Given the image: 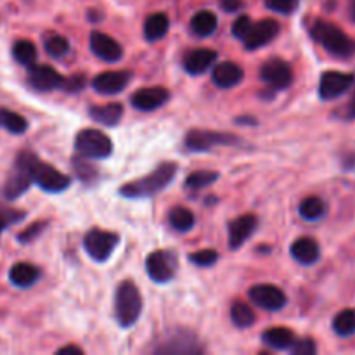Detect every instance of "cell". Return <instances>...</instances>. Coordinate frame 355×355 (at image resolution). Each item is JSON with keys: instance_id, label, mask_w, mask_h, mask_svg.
<instances>
[{"instance_id": "obj_7", "label": "cell", "mask_w": 355, "mask_h": 355, "mask_svg": "<svg viewBox=\"0 0 355 355\" xmlns=\"http://www.w3.org/2000/svg\"><path fill=\"white\" fill-rule=\"evenodd\" d=\"M177 267V255L170 250H156L146 259V272L158 284L170 283L175 277Z\"/></svg>"}, {"instance_id": "obj_11", "label": "cell", "mask_w": 355, "mask_h": 355, "mask_svg": "<svg viewBox=\"0 0 355 355\" xmlns=\"http://www.w3.org/2000/svg\"><path fill=\"white\" fill-rule=\"evenodd\" d=\"M260 78L276 92V90H284L293 83V69L283 59H269L260 69Z\"/></svg>"}, {"instance_id": "obj_5", "label": "cell", "mask_w": 355, "mask_h": 355, "mask_svg": "<svg viewBox=\"0 0 355 355\" xmlns=\"http://www.w3.org/2000/svg\"><path fill=\"white\" fill-rule=\"evenodd\" d=\"M75 149L80 156L89 159L110 158L113 153V142L96 128H83L75 137Z\"/></svg>"}, {"instance_id": "obj_39", "label": "cell", "mask_w": 355, "mask_h": 355, "mask_svg": "<svg viewBox=\"0 0 355 355\" xmlns=\"http://www.w3.org/2000/svg\"><path fill=\"white\" fill-rule=\"evenodd\" d=\"M290 352L293 355H315L318 354V345H315V342L312 338L295 340Z\"/></svg>"}, {"instance_id": "obj_43", "label": "cell", "mask_w": 355, "mask_h": 355, "mask_svg": "<svg viewBox=\"0 0 355 355\" xmlns=\"http://www.w3.org/2000/svg\"><path fill=\"white\" fill-rule=\"evenodd\" d=\"M245 6V0H220V7L225 12H238Z\"/></svg>"}, {"instance_id": "obj_20", "label": "cell", "mask_w": 355, "mask_h": 355, "mask_svg": "<svg viewBox=\"0 0 355 355\" xmlns=\"http://www.w3.org/2000/svg\"><path fill=\"white\" fill-rule=\"evenodd\" d=\"M243 76H245V73H243L241 66L232 61H224L215 64L214 73H211V82L218 89H232L243 82Z\"/></svg>"}, {"instance_id": "obj_30", "label": "cell", "mask_w": 355, "mask_h": 355, "mask_svg": "<svg viewBox=\"0 0 355 355\" xmlns=\"http://www.w3.org/2000/svg\"><path fill=\"white\" fill-rule=\"evenodd\" d=\"M44 47L49 55H52L54 59H61L68 55L69 42L59 33H55V31H49L44 37Z\"/></svg>"}, {"instance_id": "obj_1", "label": "cell", "mask_w": 355, "mask_h": 355, "mask_svg": "<svg viewBox=\"0 0 355 355\" xmlns=\"http://www.w3.org/2000/svg\"><path fill=\"white\" fill-rule=\"evenodd\" d=\"M177 172H179V166H177L175 163H162V165L156 166L151 173L144 175L142 179L132 180V182L121 186L120 194L123 198H128V200L153 198L158 193H162L165 187H168L170 184L173 182Z\"/></svg>"}, {"instance_id": "obj_24", "label": "cell", "mask_w": 355, "mask_h": 355, "mask_svg": "<svg viewBox=\"0 0 355 355\" xmlns=\"http://www.w3.org/2000/svg\"><path fill=\"white\" fill-rule=\"evenodd\" d=\"M295 340H297L295 338V333L288 328H270L262 333V342L269 345L270 349L279 350V352L290 350Z\"/></svg>"}, {"instance_id": "obj_14", "label": "cell", "mask_w": 355, "mask_h": 355, "mask_svg": "<svg viewBox=\"0 0 355 355\" xmlns=\"http://www.w3.org/2000/svg\"><path fill=\"white\" fill-rule=\"evenodd\" d=\"M279 31L281 26L276 19H262L260 23H253L248 37L243 42H245V47L248 51H257V49L270 44L279 35Z\"/></svg>"}, {"instance_id": "obj_8", "label": "cell", "mask_w": 355, "mask_h": 355, "mask_svg": "<svg viewBox=\"0 0 355 355\" xmlns=\"http://www.w3.org/2000/svg\"><path fill=\"white\" fill-rule=\"evenodd\" d=\"M238 142L239 139L234 135L214 130H189L184 139V146L191 153H205L215 146H234Z\"/></svg>"}, {"instance_id": "obj_15", "label": "cell", "mask_w": 355, "mask_h": 355, "mask_svg": "<svg viewBox=\"0 0 355 355\" xmlns=\"http://www.w3.org/2000/svg\"><path fill=\"white\" fill-rule=\"evenodd\" d=\"M90 51L106 62H116L123 58V49L113 37L101 31L90 33Z\"/></svg>"}, {"instance_id": "obj_29", "label": "cell", "mask_w": 355, "mask_h": 355, "mask_svg": "<svg viewBox=\"0 0 355 355\" xmlns=\"http://www.w3.org/2000/svg\"><path fill=\"white\" fill-rule=\"evenodd\" d=\"M333 331L342 338L355 335V309H345L333 319Z\"/></svg>"}, {"instance_id": "obj_27", "label": "cell", "mask_w": 355, "mask_h": 355, "mask_svg": "<svg viewBox=\"0 0 355 355\" xmlns=\"http://www.w3.org/2000/svg\"><path fill=\"white\" fill-rule=\"evenodd\" d=\"M326 211H328L326 203L318 196L305 198L300 203V207H298V214H300V217L307 222L321 220V218H324Z\"/></svg>"}, {"instance_id": "obj_32", "label": "cell", "mask_w": 355, "mask_h": 355, "mask_svg": "<svg viewBox=\"0 0 355 355\" xmlns=\"http://www.w3.org/2000/svg\"><path fill=\"white\" fill-rule=\"evenodd\" d=\"M0 127L6 128L10 134H24L28 128L26 118H23L21 114L14 113L9 110H0Z\"/></svg>"}, {"instance_id": "obj_36", "label": "cell", "mask_w": 355, "mask_h": 355, "mask_svg": "<svg viewBox=\"0 0 355 355\" xmlns=\"http://www.w3.org/2000/svg\"><path fill=\"white\" fill-rule=\"evenodd\" d=\"M26 217V214L21 210H16V208H7V207H0V234H2L3 229H7L9 225L17 224L23 218Z\"/></svg>"}, {"instance_id": "obj_35", "label": "cell", "mask_w": 355, "mask_h": 355, "mask_svg": "<svg viewBox=\"0 0 355 355\" xmlns=\"http://www.w3.org/2000/svg\"><path fill=\"white\" fill-rule=\"evenodd\" d=\"M73 170L78 175V179L85 184H92L97 179V168L94 166V163L89 162V158H83V156H75L73 158Z\"/></svg>"}, {"instance_id": "obj_26", "label": "cell", "mask_w": 355, "mask_h": 355, "mask_svg": "<svg viewBox=\"0 0 355 355\" xmlns=\"http://www.w3.org/2000/svg\"><path fill=\"white\" fill-rule=\"evenodd\" d=\"M217 24L218 19L211 10H200V12L194 14L193 19H191V30H193L194 35L205 38L215 33Z\"/></svg>"}, {"instance_id": "obj_3", "label": "cell", "mask_w": 355, "mask_h": 355, "mask_svg": "<svg viewBox=\"0 0 355 355\" xmlns=\"http://www.w3.org/2000/svg\"><path fill=\"white\" fill-rule=\"evenodd\" d=\"M311 35L335 58L349 59L355 54V42L336 24L328 21H315L311 28Z\"/></svg>"}, {"instance_id": "obj_38", "label": "cell", "mask_w": 355, "mask_h": 355, "mask_svg": "<svg viewBox=\"0 0 355 355\" xmlns=\"http://www.w3.org/2000/svg\"><path fill=\"white\" fill-rule=\"evenodd\" d=\"M47 225H49L47 220L35 222V224H31L30 227L24 229V231L21 232V234H17V241L23 243V245H28V243L35 241V239H37L38 236H40L42 232H44V229L47 227Z\"/></svg>"}, {"instance_id": "obj_34", "label": "cell", "mask_w": 355, "mask_h": 355, "mask_svg": "<svg viewBox=\"0 0 355 355\" xmlns=\"http://www.w3.org/2000/svg\"><path fill=\"white\" fill-rule=\"evenodd\" d=\"M231 321L239 329H246L255 322V314H253L250 305L243 304V302H236L231 307Z\"/></svg>"}, {"instance_id": "obj_19", "label": "cell", "mask_w": 355, "mask_h": 355, "mask_svg": "<svg viewBox=\"0 0 355 355\" xmlns=\"http://www.w3.org/2000/svg\"><path fill=\"white\" fill-rule=\"evenodd\" d=\"M217 61V52L211 51V49H194L189 51L184 55V69H186L189 75H203L207 69L211 68V64H215Z\"/></svg>"}, {"instance_id": "obj_9", "label": "cell", "mask_w": 355, "mask_h": 355, "mask_svg": "<svg viewBox=\"0 0 355 355\" xmlns=\"http://www.w3.org/2000/svg\"><path fill=\"white\" fill-rule=\"evenodd\" d=\"M248 297L257 307L267 312H279L286 307L288 298L281 288L274 284H257L248 291Z\"/></svg>"}, {"instance_id": "obj_37", "label": "cell", "mask_w": 355, "mask_h": 355, "mask_svg": "<svg viewBox=\"0 0 355 355\" xmlns=\"http://www.w3.org/2000/svg\"><path fill=\"white\" fill-rule=\"evenodd\" d=\"M218 253L215 250H200V252L189 253V262L200 267H210L217 263Z\"/></svg>"}, {"instance_id": "obj_2", "label": "cell", "mask_w": 355, "mask_h": 355, "mask_svg": "<svg viewBox=\"0 0 355 355\" xmlns=\"http://www.w3.org/2000/svg\"><path fill=\"white\" fill-rule=\"evenodd\" d=\"M17 159L28 168L31 179H33V184H37L45 193H62V191L71 186V179L68 175L59 172L52 165L42 162L35 153L21 151L17 155Z\"/></svg>"}, {"instance_id": "obj_13", "label": "cell", "mask_w": 355, "mask_h": 355, "mask_svg": "<svg viewBox=\"0 0 355 355\" xmlns=\"http://www.w3.org/2000/svg\"><path fill=\"white\" fill-rule=\"evenodd\" d=\"M132 76H134L132 71H127V69L104 71L92 80V87L96 92L103 94V96H114L127 89L128 83L132 82Z\"/></svg>"}, {"instance_id": "obj_10", "label": "cell", "mask_w": 355, "mask_h": 355, "mask_svg": "<svg viewBox=\"0 0 355 355\" xmlns=\"http://www.w3.org/2000/svg\"><path fill=\"white\" fill-rule=\"evenodd\" d=\"M355 76L352 73L343 71H326L319 80V97L322 101H333L342 97L343 94L349 92L350 87L354 85Z\"/></svg>"}, {"instance_id": "obj_16", "label": "cell", "mask_w": 355, "mask_h": 355, "mask_svg": "<svg viewBox=\"0 0 355 355\" xmlns=\"http://www.w3.org/2000/svg\"><path fill=\"white\" fill-rule=\"evenodd\" d=\"M170 101V92L163 87H149L141 89L130 97V103L139 111H155L165 106Z\"/></svg>"}, {"instance_id": "obj_31", "label": "cell", "mask_w": 355, "mask_h": 355, "mask_svg": "<svg viewBox=\"0 0 355 355\" xmlns=\"http://www.w3.org/2000/svg\"><path fill=\"white\" fill-rule=\"evenodd\" d=\"M12 55L19 64L28 68V66L35 64V61H37V47L30 40H17L12 45Z\"/></svg>"}, {"instance_id": "obj_41", "label": "cell", "mask_w": 355, "mask_h": 355, "mask_svg": "<svg viewBox=\"0 0 355 355\" xmlns=\"http://www.w3.org/2000/svg\"><path fill=\"white\" fill-rule=\"evenodd\" d=\"M266 6L274 12L291 14L298 7V0H266Z\"/></svg>"}, {"instance_id": "obj_4", "label": "cell", "mask_w": 355, "mask_h": 355, "mask_svg": "<svg viewBox=\"0 0 355 355\" xmlns=\"http://www.w3.org/2000/svg\"><path fill=\"white\" fill-rule=\"evenodd\" d=\"M142 312V295L137 284L121 281L114 295V314L121 328H130L139 321Z\"/></svg>"}, {"instance_id": "obj_6", "label": "cell", "mask_w": 355, "mask_h": 355, "mask_svg": "<svg viewBox=\"0 0 355 355\" xmlns=\"http://www.w3.org/2000/svg\"><path fill=\"white\" fill-rule=\"evenodd\" d=\"M120 243L116 232L103 231V229H90L83 238V248L94 262H106Z\"/></svg>"}, {"instance_id": "obj_45", "label": "cell", "mask_w": 355, "mask_h": 355, "mask_svg": "<svg viewBox=\"0 0 355 355\" xmlns=\"http://www.w3.org/2000/svg\"><path fill=\"white\" fill-rule=\"evenodd\" d=\"M347 120H355V96L352 97L349 104H347V113H345Z\"/></svg>"}, {"instance_id": "obj_12", "label": "cell", "mask_w": 355, "mask_h": 355, "mask_svg": "<svg viewBox=\"0 0 355 355\" xmlns=\"http://www.w3.org/2000/svg\"><path fill=\"white\" fill-rule=\"evenodd\" d=\"M62 82H64V76L59 75L51 66H28V83L37 92H52V90L61 89Z\"/></svg>"}, {"instance_id": "obj_18", "label": "cell", "mask_w": 355, "mask_h": 355, "mask_svg": "<svg viewBox=\"0 0 355 355\" xmlns=\"http://www.w3.org/2000/svg\"><path fill=\"white\" fill-rule=\"evenodd\" d=\"M31 184H33V179H31L30 172H28L26 166L16 158L14 172L10 173V177L6 182V187H3V196L9 201L17 200V198H21L28 189H30Z\"/></svg>"}, {"instance_id": "obj_21", "label": "cell", "mask_w": 355, "mask_h": 355, "mask_svg": "<svg viewBox=\"0 0 355 355\" xmlns=\"http://www.w3.org/2000/svg\"><path fill=\"white\" fill-rule=\"evenodd\" d=\"M291 257L302 266H314L321 257V248L312 238H298L290 248Z\"/></svg>"}, {"instance_id": "obj_40", "label": "cell", "mask_w": 355, "mask_h": 355, "mask_svg": "<svg viewBox=\"0 0 355 355\" xmlns=\"http://www.w3.org/2000/svg\"><path fill=\"white\" fill-rule=\"evenodd\" d=\"M253 26V21L250 16H239L238 19L234 21V24H232V35H234L238 40H245L246 37H248L250 30H252Z\"/></svg>"}, {"instance_id": "obj_23", "label": "cell", "mask_w": 355, "mask_h": 355, "mask_svg": "<svg viewBox=\"0 0 355 355\" xmlns=\"http://www.w3.org/2000/svg\"><path fill=\"white\" fill-rule=\"evenodd\" d=\"M90 118L94 121L101 125H106V127H114L121 121V116H123V106L118 103H110L103 104V106H92L89 110Z\"/></svg>"}, {"instance_id": "obj_42", "label": "cell", "mask_w": 355, "mask_h": 355, "mask_svg": "<svg viewBox=\"0 0 355 355\" xmlns=\"http://www.w3.org/2000/svg\"><path fill=\"white\" fill-rule=\"evenodd\" d=\"M83 87H85V78H83L82 75H75V76H69V78H64L61 90H64V92H69V94H75V92H80V90H83Z\"/></svg>"}, {"instance_id": "obj_17", "label": "cell", "mask_w": 355, "mask_h": 355, "mask_svg": "<svg viewBox=\"0 0 355 355\" xmlns=\"http://www.w3.org/2000/svg\"><path fill=\"white\" fill-rule=\"evenodd\" d=\"M259 227L255 215H241L229 224V248L239 250Z\"/></svg>"}, {"instance_id": "obj_22", "label": "cell", "mask_w": 355, "mask_h": 355, "mask_svg": "<svg viewBox=\"0 0 355 355\" xmlns=\"http://www.w3.org/2000/svg\"><path fill=\"white\" fill-rule=\"evenodd\" d=\"M38 279H40V270L28 262L14 263L9 270V281L16 288H30Z\"/></svg>"}, {"instance_id": "obj_44", "label": "cell", "mask_w": 355, "mask_h": 355, "mask_svg": "<svg viewBox=\"0 0 355 355\" xmlns=\"http://www.w3.org/2000/svg\"><path fill=\"white\" fill-rule=\"evenodd\" d=\"M59 355H82L83 350L76 345H66L62 349L58 350Z\"/></svg>"}, {"instance_id": "obj_46", "label": "cell", "mask_w": 355, "mask_h": 355, "mask_svg": "<svg viewBox=\"0 0 355 355\" xmlns=\"http://www.w3.org/2000/svg\"><path fill=\"white\" fill-rule=\"evenodd\" d=\"M350 2V17H352V21L355 23V0H349Z\"/></svg>"}, {"instance_id": "obj_25", "label": "cell", "mask_w": 355, "mask_h": 355, "mask_svg": "<svg viewBox=\"0 0 355 355\" xmlns=\"http://www.w3.org/2000/svg\"><path fill=\"white\" fill-rule=\"evenodd\" d=\"M170 19L166 14L156 12L148 16L144 23V37L148 42H158L168 33Z\"/></svg>"}, {"instance_id": "obj_33", "label": "cell", "mask_w": 355, "mask_h": 355, "mask_svg": "<svg viewBox=\"0 0 355 355\" xmlns=\"http://www.w3.org/2000/svg\"><path fill=\"white\" fill-rule=\"evenodd\" d=\"M218 173L217 172H210V170H200V172H193L189 177L186 179L184 186H186L187 191H201L205 187L211 186L215 180L218 179Z\"/></svg>"}, {"instance_id": "obj_28", "label": "cell", "mask_w": 355, "mask_h": 355, "mask_svg": "<svg viewBox=\"0 0 355 355\" xmlns=\"http://www.w3.org/2000/svg\"><path fill=\"white\" fill-rule=\"evenodd\" d=\"M168 222H170V225H172L173 231L187 232L194 227V224H196V218H194L193 211L187 210V208L175 207L170 210Z\"/></svg>"}]
</instances>
